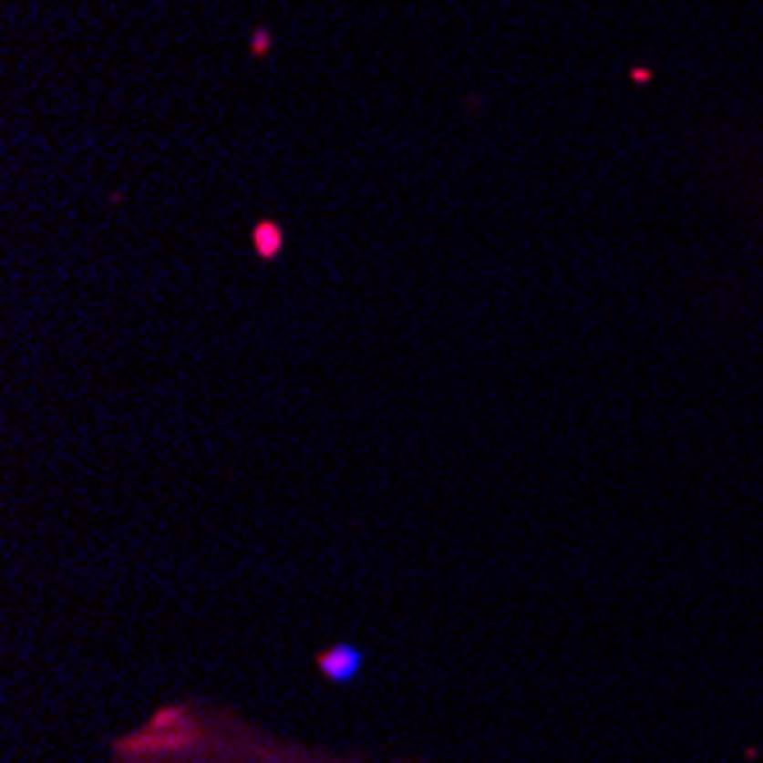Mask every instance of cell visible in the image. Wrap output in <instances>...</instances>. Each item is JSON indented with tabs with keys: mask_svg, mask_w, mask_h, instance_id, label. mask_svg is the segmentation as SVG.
<instances>
[{
	"mask_svg": "<svg viewBox=\"0 0 763 763\" xmlns=\"http://www.w3.org/2000/svg\"><path fill=\"white\" fill-rule=\"evenodd\" d=\"M101 763H421V758H370L334 749L279 731L242 708L179 695L129 722L106 745Z\"/></svg>",
	"mask_w": 763,
	"mask_h": 763,
	"instance_id": "cell-1",
	"label": "cell"
}]
</instances>
